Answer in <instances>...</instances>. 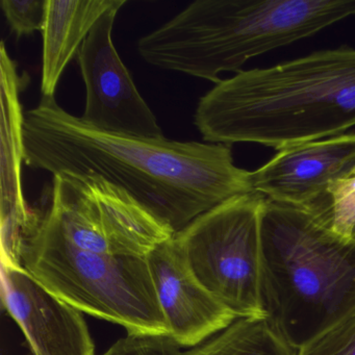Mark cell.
Here are the masks:
<instances>
[{
  "label": "cell",
  "instance_id": "6da1fadb",
  "mask_svg": "<svg viewBox=\"0 0 355 355\" xmlns=\"http://www.w3.org/2000/svg\"><path fill=\"white\" fill-rule=\"evenodd\" d=\"M24 163L60 173L96 175L125 191L173 234L201 214L252 193L250 171L232 146L120 136L96 130L42 98L24 114Z\"/></svg>",
  "mask_w": 355,
  "mask_h": 355
},
{
  "label": "cell",
  "instance_id": "7a4b0ae2",
  "mask_svg": "<svg viewBox=\"0 0 355 355\" xmlns=\"http://www.w3.org/2000/svg\"><path fill=\"white\" fill-rule=\"evenodd\" d=\"M205 143L276 150L346 134L355 126V49L315 51L222 80L197 105Z\"/></svg>",
  "mask_w": 355,
  "mask_h": 355
},
{
  "label": "cell",
  "instance_id": "3957f363",
  "mask_svg": "<svg viewBox=\"0 0 355 355\" xmlns=\"http://www.w3.org/2000/svg\"><path fill=\"white\" fill-rule=\"evenodd\" d=\"M261 241V306L294 348L355 313V242L311 211L268 199Z\"/></svg>",
  "mask_w": 355,
  "mask_h": 355
},
{
  "label": "cell",
  "instance_id": "277c9868",
  "mask_svg": "<svg viewBox=\"0 0 355 355\" xmlns=\"http://www.w3.org/2000/svg\"><path fill=\"white\" fill-rule=\"evenodd\" d=\"M355 16V0H196L139 40L144 61L209 82Z\"/></svg>",
  "mask_w": 355,
  "mask_h": 355
},
{
  "label": "cell",
  "instance_id": "5b68a950",
  "mask_svg": "<svg viewBox=\"0 0 355 355\" xmlns=\"http://www.w3.org/2000/svg\"><path fill=\"white\" fill-rule=\"evenodd\" d=\"M19 259L37 282L78 311L123 326L128 334L169 336L147 257L83 250L32 211Z\"/></svg>",
  "mask_w": 355,
  "mask_h": 355
},
{
  "label": "cell",
  "instance_id": "8992f818",
  "mask_svg": "<svg viewBox=\"0 0 355 355\" xmlns=\"http://www.w3.org/2000/svg\"><path fill=\"white\" fill-rule=\"evenodd\" d=\"M248 193L201 214L173 234L196 279L239 318H265L261 301V216Z\"/></svg>",
  "mask_w": 355,
  "mask_h": 355
},
{
  "label": "cell",
  "instance_id": "52a82bcc",
  "mask_svg": "<svg viewBox=\"0 0 355 355\" xmlns=\"http://www.w3.org/2000/svg\"><path fill=\"white\" fill-rule=\"evenodd\" d=\"M43 215L78 248L113 257H147L174 234L125 191L96 175L53 176Z\"/></svg>",
  "mask_w": 355,
  "mask_h": 355
},
{
  "label": "cell",
  "instance_id": "ba28073f",
  "mask_svg": "<svg viewBox=\"0 0 355 355\" xmlns=\"http://www.w3.org/2000/svg\"><path fill=\"white\" fill-rule=\"evenodd\" d=\"M122 7L118 6L103 14L78 51L87 92L86 107L80 119L110 134L163 138L157 117L114 46L112 33Z\"/></svg>",
  "mask_w": 355,
  "mask_h": 355
},
{
  "label": "cell",
  "instance_id": "9c48e42d",
  "mask_svg": "<svg viewBox=\"0 0 355 355\" xmlns=\"http://www.w3.org/2000/svg\"><path fill=\"white\" fill-rule=\"evenodd\" d=\"M354 171L355 134H345L280 149L250 171V186L268 200L305 209L325 221L332 187Z\"/></svg>",
  "mask_w": 355,
  "mask_h": 355
},
{
  "label": "cell",
  "instance_id": "30bf717a",
  "mask_svg": "<svg viewBox=\"0 0 355 355\" xmlns=\"http://www.w3.org/2000/svg\"><path fill=\"white\" fill-rule=\"evenodd\" d=\"M1 298L34 355H95L80 311L49 292L22 265H1Z\"/></svg>",
  "mask_w": 355,
  "mask_h": 355
},
{
  "label": "cell",
  "instance_id": "8fae6325",
  "mask_svg": "<svg viewBox=\"0 0 355 355\" xmlns=\"http://www.w3.org/2000/svg\"><path fill=\"white\" fill-rule=\"evenodd\" d=\"M147 261L169 336L180 347H197L238 319L196 279L173 236Z\"/></svg>",
  "mask_w": 355,
  "mask_h": 355
},
{
  "label": "cell",
  "instance_id": "7c38bea8",
  "mask_svg": "<svg viewBox=\"0 0 355 355\" xmlns=\"http://www.w3.org/2000/svg\"><path fill=\"white\" fill-rule=\"evenodd\" d=\"M1 78V249L17 250L21 234L30 220L21 187L24 153V117L20 105L24 78L11 59L5 44L0 47Z\"/></svg>",
  "mask_w": 355,
  "mask_h": 355
},
{
  "label": "cell",
  "instance_id": "4fadbf2b",
  "mask_svg": "<svg viewBox=\"0 0 355 355\" xmlns=\"http://www.w3.org/2000/svg\"><path fill=\"white\" fill-rule=\"evenodd\" d=\"M126 0H49L42 32V98H53L60 78L103 14Z\"/></svg>",
  "mask_w": 355,
  "mask_h": 355
},
{
  "label": "cell",
  "instance_id": "5bb4252c",
  "mask_svg": "<svg viewBox=\"0 0 355 355\" xmlns=\"http://www.w3.org/2000/svg\"><path fill=\"white\" fill-rule=\"evenodd\" d=\"M184 355H298L265 318H239L221 334Z\"/></svg>",
  "mask_w": 355,
  "mask_h": 355
},
{
  "label": "cell",
  "instance_id": "9a60e30c",
  "mask_svg": "<svg viewBox=\"0 0 355 355\" xmlns=\"http://www.w3.org/2000/svg\"><path fill=\"white\" fill-rule=\"evenodd\" d=\"M324 223L336 234L355 242V176L332 187L331 205Z\"/></svg>",
  "mask_w": 355,
  "mask_h": 355
},
{
  "label": "cell",
  "instance_id": "2e32d148",
  "mask_svg": "<svg viewBox=\"0 0 355 355\" xmlns=\"http://www.w3.org/2000/svg\"><path fill=\"white\" fill-rule=\"evenodd\" d=\"M49 0H3L0 7L12 32L20 38L43 32L46 24Z\"/></svg>",
  "mask_w": 355,
  "mask_h": 355
},
{
  "label": "cell",
  "instance_id": "e0dca14e",
  "mask_svg": "<svg viewBox=\"0 0 355 355\" xmlns=\"http://www.w3.org/2000/svg\"><path fill=\"white\" fill-rule=\"evenodd\" d=\"M298 355H355V313L299 349Z\"/></svg>",
  "mask_w": 355,
  "mask_h": 355
},
{
  "label": "cell",
  "instance_id": "ac0fdd59",
  "mask_svg": "<svg viewBox=\"0 0 355 355\" xmlns=\"http://www.w3.org/2000/svg\"><path fill=\"white\" fill-rule=\"evenodd\" d=\"M103 355H184V353L170 336L128 334Z\"/></svg>",
  "mask_w": 355,
  "mask_h": 355
},
{
  "label": "cell",
  "instance_id": "d6986e66",
  "mask_svg": "<svg viewBox=\"0 0 355 355\" xmlns=\"http://www.w3.org/2000/svg\"><path fill=\"white\" fill-rule=\"evenodd\" d=\"M352 176H355V171H354V173H353V175Z\"/></svg>",
  "mask_w": 355,
  "mask_h": 355
}]
</instances>
